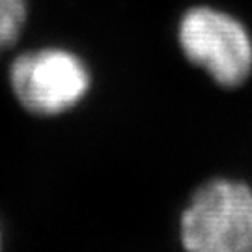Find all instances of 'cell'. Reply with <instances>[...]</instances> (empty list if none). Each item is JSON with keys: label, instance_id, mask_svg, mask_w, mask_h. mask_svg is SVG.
I'll return each instance as SVG.
<instances>
[{"label": "cell", "instance_id": "7a4b0ae2", "mask_svg": "<svg viewBox=\"0 0 252 252\" xmlns=\"http://www.w3.org/2000/svg\"><path fill=\"white\" fill-rule=\"evenodd\" d=\"M15 99L36 116H60L81 103L92 86V75L81 56L47 47L19 54L9 67Z\"/></svg>", "mask_w": 252, "mask_h": 252}, {"label": "cell", "instance_id": "277c9868", "mask_svg": "<svg viewBox=\"0 0 252 252\" xmlns=\"http://www.w3.org/2000/svg\"><path fill=\"white\" fill-rule=\"evenodd\" d=\"M28 15L27 0H0V54L21 36Z\"/></svg>", "mask_w": 252, "mask_h": 252}, {"label": "cell", "instance_id": "5b68a950", "mask_svg": "<svg viewBox=\"0 0 252 252\" xmlns=\"http://www.w3.org/2000/svg\"><path fill=\"white\" fill-rule=\"evenodd\" d=\"M0 249H2V235H0Z\"/></svg>", "mask_w": 252, "mask_h": 252}, {"label": "cell", "instance_id": "6da1fadb", "mask_svg": "<svg viewBox=\"0 0 252 252\" xmlns=\"http://www.w3.org/2000/svg\"><path fill=\"white\" fill-rule=\"evenodd\" d=\"M187 252H252V189L232 180L200 187L181 215Z\"/></svg>", "mask_w": 252, "mask_h": 252}, {"label": "cell", "instance_id": "3957f363", "mask_svg": "<svg viewBox=\"0 0 252 252\" xmlns=\"http://www.w3.org/2000/svg\"><path fill=\"white\" fill-rule=\"evenodd\" d=\"M183 54L226 88L243 84L252 73V36L234 15L198 6L180 21Z\"/></svg>", "mask_w": 252, "mask_h": 252}]
</instances>
